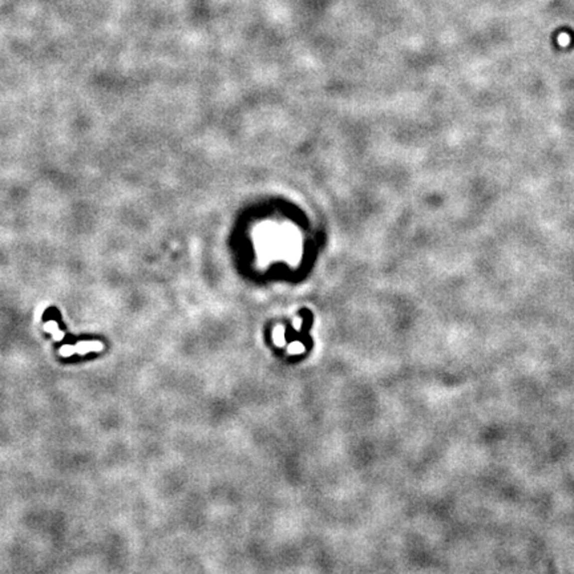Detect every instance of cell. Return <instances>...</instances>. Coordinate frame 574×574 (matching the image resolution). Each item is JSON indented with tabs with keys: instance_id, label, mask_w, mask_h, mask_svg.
<instances>
[{
	"instance_id": "obj_1",
	"label": "cell",
	"mask_w": 574,
	"mask_h": 574,
	"mask_svg": "<svg viewBox=\"0 0 574 574\" xmlns=\"http://www.w3.org/2000/svg\"><path fill=\"white\" fill-rule=\"evenodd\" d=\"M104 348L100 342H79L76 346H63L60 348V355L67 358L73 354L85 355L88 352H100Z\"/></svg>"
},
{
	"instance_id": "obj_2",
	"label": "cell",
	"mask_w": 574,
	"mask_h": 574,
	"mask_svg": "<svg viewBox=\"0 0 574 574\" xmlns=\"http://www.w3.org/2000/svg\"><path fill=\"white\" fill-rule=\"evenodd\" d=\"M44 330L47 331V332H49V334L53 336V339H56V340H60V339L64 338V332L63 331L59 330V326H57V323L53 322V320H51V322L45 323V326H44Z\"/></svg>"
}]
</instances>
